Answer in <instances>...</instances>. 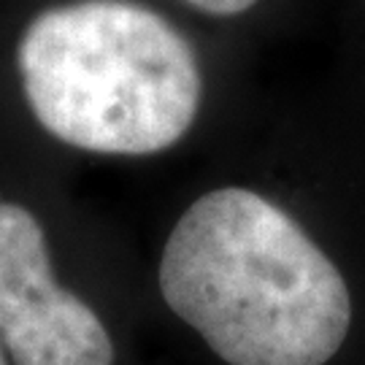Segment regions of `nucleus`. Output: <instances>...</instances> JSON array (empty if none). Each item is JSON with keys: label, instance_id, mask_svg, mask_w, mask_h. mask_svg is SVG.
<instances>
[{"label": "nucleus", "instance_id": "f257e3e1", "mask_svg": "<svg viewBox=\"0 0 365 365\" xmlns=\"http://www.w3.org/2000/svg\"><path fill=\"white\" fill-rule=\"evenodd\" d=\"M160 292L230 365H325L352 325L339 268L287 211L244 187L184 211L165 241Z\"/></svg>", "mask_w": 365, "mask_h": 365}, {"label": "nucleus", "instance_id": "f03ea898", "mask_svg": "<svg viewBox=\"0 0 365 365\" xmlns=\"http://www.w3.org/2000/svg\"><path fill=\"white\" fill-rule=\"evenodd\" d=\"M16 63L41 128L101 155L173 146L195 122L203 92L190 41L130 0H78L38 14Z\"/></svg>", "mask_w": 365, "mask_h": 365}, {"label": "nucleus", "instance_id": "7ed1b4c3", "mask_svg": "<svg viewBox=\"0 0 365 365\" xmlns=\"http://www.w3.org/2000/svg\"><path fill=\"white\" fill-rule=\"evenodd\" d=\"M0 339L16 365H114L98 314L57 284L41 222L0 200Z\"/></svg>", "mask_w": 365, "mask_h": 365}, {"label": "nucleus", "instance_id": "20e7f679", "mask_svg": "<svg viewBox=\"0 0 365 365\" xmlns=\"http://www.w3.org/2000/svg\"><path fill=\"white\" fill-rule=\"evenodd\" d=\"M184 3H190L192 9L211 14V16H235V14L249 11L257 0H184Z\"/></svg>", "mask_w": 365, "mask_h": 365}, {"label": "nucleus", "instance_id": "39448f33", "mask_svg": "<svg viewBox=\"0 0 365 365\" xmlns=\"http://www.w3.org/2000/svg\"><path fill=\"white\" fill-rule=\"evenodd\" d=\"M0 365H6V360H3V352H0Z\"/></svg>", "mask_w": 365, "mask_h": 365}]
</instances>
